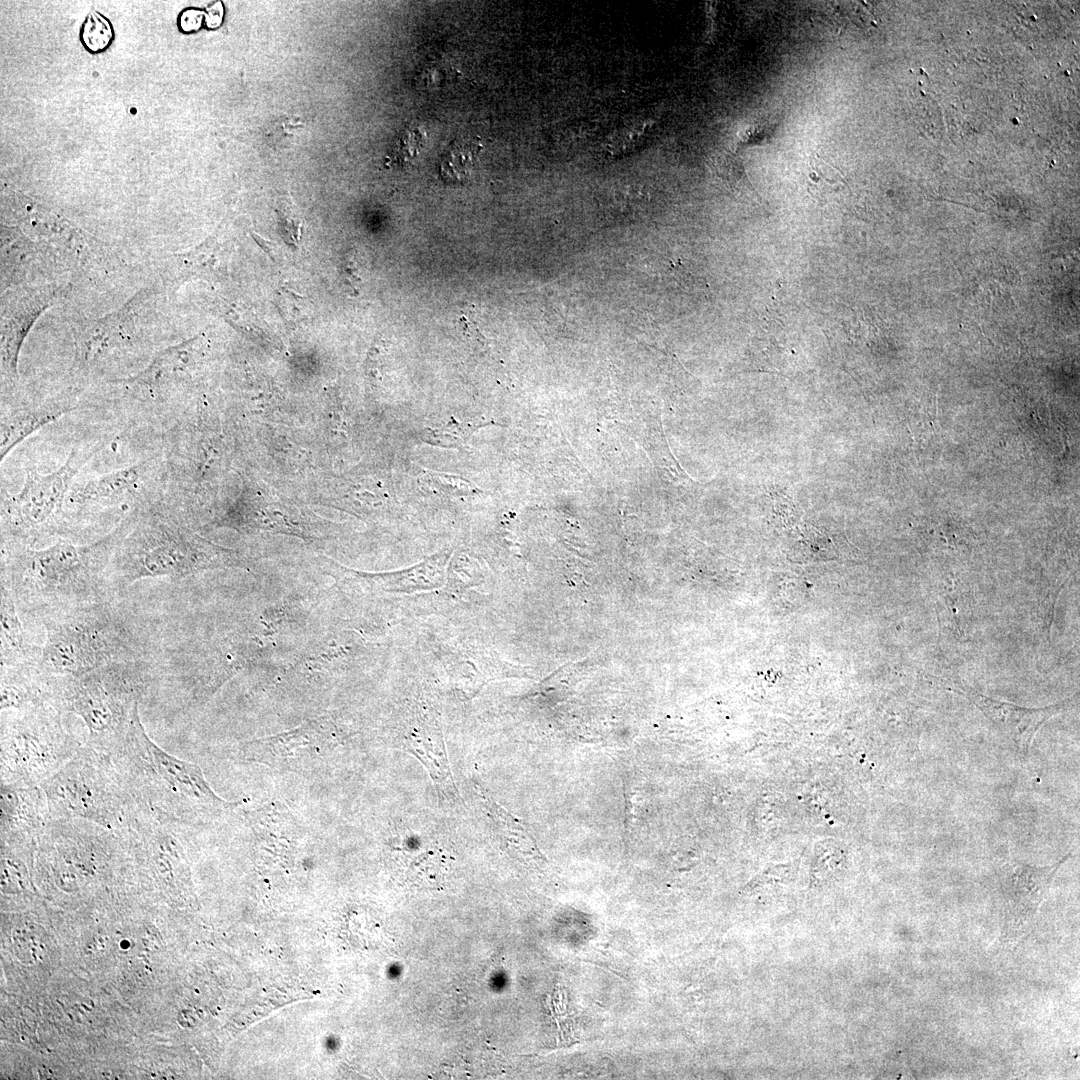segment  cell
I'll use <instances>...</instances> for the list:
<instances>
[{"label": "cell", "instance_id": "cell-19", "mask_svg": "<svg viewBox=\"0 0 1080 1080\" xmlns=\"http://www.w3.org/2000/svg\"><path fill=\"white\" fill-rule=\"evenodd\" d=\"M275 302L288 326L300 327L308 323L311 317V304L306 297L288 289H281L276 294Z\"/></svg>", "mask_w": 1080, "mask_h": 1080}, {"label": "cell", "instance_id": "cell-9", "mask_svg": "<svg viewBox=\"0 0 1080 1080\" xmlns=\"http://www.w3.org/2000/svg\"><path fill=\"white\" fill-rule=\"evenodd\" d=\"M160 472L157 457H151L91 478L71 489L65 504L68 539L77 537L84 526L93 521V516L104 510L131 512L158 504Z\"/></svg>", "mask_w": 1080, "mask_h": 1080}, {"label": "cell", "instance_id": "cell-17", "mask_svg": "<svg viewBox=\"0 0 1080 1080\" xmlns=\"http://www.w3.org/2000/svg\"><path fill=\"white\" fill-rule=\"evenodd\" d=\"M114 38V30L111 22L97 11H91L80 30V40L91 53L105 51Z\"/></svg>", "mask_w": 1080, "mask_h": 1080}, {"label": "cell", "instance_id": "cell-8", "mask_svg": "<svg viewBox=\"0 0 1080 1080\" xmlns=\"http://www.w3.org/2000/svg\"><path fill=\"white\" fill-rule=\"evenodd\" d=\"M104 445L95 442L74 448L65 462L49 473L25 472L16 493L1 491V544L35 547L41 541L68 540L65 504L79 470Z\"/></svg>", "mask_w": 1080, "mask_h": 1080}, {"label": "cell", "instance_id": "cell-4", "mask_svg": "<svg viewBox=\"0 0 1080 1080\" xmlns=\"http://www.w3.org/2000/svg\"><path fill=\"white\" fill-rule=\"evenodd\" d=\"M222 564L215 546L176 524L158 504L135 509L124 517L107 572L112 598L135 582L181 578Z\"/></svg>", "mask_w": 1080, "mask_h": 1080}, {"label": "cell", "instance_id": "cell-2", "mask_svg": "<svg viewBox=\"0 0 1080 1080\" xmlns=\"http://www.w3.org/2000/svg\"><path fill=\"white\" fill-rule=\"evenodd\" d=\"M45 631L39 669L49 679L83 675L113 663L152 658L157 634L118 598L54 612Z\"/></svg>", "mask_w": 1080, "mask_h": 1080}, {"label": "cell", "instance_id": "cell-12", "mask_svg": "<svg viewBox=\"0 0 1080 1080\" xmlns=\"http://www.w3.org/2000/svg\"><path fill=\"white\" fill-rule=\"evenodd\" d=\"M326 744L325 733L308 724L283 735L247 742L242 756L276 768H294L297 761L316 757V751Z\"/></svg>", "mask_w": 1080, "mask_h": 1080}, {"label": "cell", "instance_id": "cell-16", "mask_svg": "<svg viewBox=\"0 0 1080 1080\" xmlns=\"http://www.w3.org/2000/svg\"><path fill=\"white\" fill-rule=\"evenodd\" d=\"M480 147L473 142L457 144L445 158L441 172L448 181L459 182L470 176L474 169Z\"/></svg>", "mask_w": 1080, "mask_h": 1080}, {"label": "cell", "instance_id": "cell-10", "mask_svg": "<svg viewBox=\"0 0 1080 1080\" xmlns=\"http://www.w3.org/2000/svg\"><path fill=\"white\" fill-rule=\"evenodd\" d=\"M930 677L945 689L965 696L1014 743L1022 755L1029 753L1033 738L1040 727L1065 710L1074 700L1072 697L1045 707L1028 708L993 699L952 679Z\"/></svg>", "mask_w": 1080, "mask_h": 1080}, {"label": "cell", "instance_id": "cell-1", "mask_svg": "<svg viewBox=\"0 0 1080 1080\" xmlns=\"http://www.w3.org/2000/svg\"><path fill=\"white\" fill-rule=\"evenodd\" d=\"M124 518L88 543L60 539L42 548L1 544V583L20 614L38 621L51 613L114 599L107 572Z\"/></svg>", "mask_w": 1080, "mask_h": 1080}, {"label": "cell", "instance_id": "cell-5", "mask_svg": "<svg viewBox=\"0 0 1080 1080\" xmlns=\"http://www.w3.org/2000/svg\"><path fill=\"white\" fill-rule=\"evenodd\" d=\"M154 683L152 658L113 663L77 677L52 679V704L80 718L85 743L112 755Z\"/></svg>", "mask_w": 1080, "mask_h": 1080}, {"label": "cell", "instance_id": "cell-18", "mask_svg": "<svg viewBox=\"0 0 1080 1080\" xmlns=\"http://www.w3.org/2000/svg\"><path fill=\"white\" fill-rule=\"evenodd\" d=\"M275 211L284 242L289 246L298 247L303 233V219L299 209L291 197H283L278 201Z\"/></svg>", "mask_w": 1080, "mask_h": 1080}, {"label": "cell", "instance_id": "cell-14", "mask_svg": "<svg viewBox=\"0 0 1080 1080\" xmlns=\"http://www.w3.org/2000/svg\"><path fill=\"white\" fill-rule=\"evenodd\" d=\"M73 408L68 402H47L2 410L0 424L1 461L32 433L63 416Z\"/></svg>", "mask_w": 1080, "mask_h": 1080}, {"label": "cell", "instance_id": "cell-15", "mask_svg": "<svg viewBox=\"0 0 1080 1080\" xmlns=\"http://www.w3.org/2000/svg\"><path fill=\"white\" fill-rule=\"evenodd\" d=\"M1069 857L1070 855H1066L1056 864L1045 867L1022 863L1012 866L1006 890L1010 904L1019 914L1036 911L1046 896L1056 872Z\"/></svg>", "mask_w": 1080, "mask_h": 1080}, {"label": "cell", "instance_id": "cell-13", "mask_svg": "<svg viewBox=\"0 0 1080 1080\" xmlns=\"http://www.w3.org/2000/svg\"><path fill=\"white\" fill-rule=\"evenodd\" d=\"M1 669L39 664L42 646L33 643L24 629L10 589L1 583Z\"/></svg>", "mask_w": 1080, "mask_h": 1080}, {"label": "cell", "instance_id": "cell-11", "mask_svg": "<svg viewBox=\"0 0 1080 1080\" xmlns=\"http://www.w3.org/2000/svg\"><path fill=\"white\" fill-rule=\"evenodd\" d=\"M49 820L40 786L1 783V845L34 850Z\"/></svg>", "mask_w": 1080, "mask_h": 1080}, {"label": "cell", "instance_id": "cell-7", "mask_svg": "<svg viewBox=\"0 0 1080 1080\" xmlns=\"http://www.w3.org/2000/svg\"><path fill=\"white\" fill-rule=\"evenodd\" d=\"M50 702L1 710V783L40 786L85 744Z\"/></svg>", "mask_w": 1080, "mask_h": 1080}, {"label": "cell", "instance_id": "cell-20", "mask_svg": "<svg viewBox=\"0 0 1080 1080\" xmlns=\"http://www.w3.org/2000/svg\"><path fill=\"white\" fill-rule=\"evenodd\" d=\"M808 178L811 191L815 189L817 192L826 186L845 183L840 171L814 154L809 159Z\"/></svg>", "mask_w": 1080, "mask_h": 1080}, {"label": "cell", "instance_id": "cell-21", "mask_svg": "<svg viewBox=\"0 0 1080 1080\" xmlns=\"http://www.w3.org/2000/svg\"><path fill=\"white\" fill-rule=\"evenodd\" d=\"M202 15L201 11L185 10L179 17V26L186 32L196 30L200 27Z\"/></svg>", "mask_w": 1080, "mask_h": 1080}, {"label": "cell", "instance_id": "cell-6", "mask_svg": "<svg viewBox=\"0 0 1080 1080\" xmlns=\"http://www.w3.org/2000/svg\"><path fill=\"white\" fill-rule=\"evenodd\" d=\"M40 788L50 819H82L123 831L140 814L111 756L86 743Z\"/></svg>", "mask_w": 1080, "mask_h": 1080}, {"label": "cell", "instance_id": "cell-3", "mask_svg": "<svg viewBox=\"0 0 1080 1080\" xmlns=\"http://www.w3.org/2000/svg\"><path fill=\"white\" fill-rule=\"evenodd\" d=\"M111 758L140 813L167 825L237 805L212 790L197 764L170 755L154 743L139 710Z\"/></svg>", "mask_w": 1080, "mask_h": 1080}]
</instances>
